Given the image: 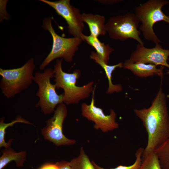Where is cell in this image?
Listing matches in <instances>:
<instances>
[{
	"label": "cell",
	"mask_w": 169,
	"mask_h": 169,
	"mask_svg": "<svg viewBox=\"0 0 169 169\" xmlns=\"http://www.w3.org/2000/svg\"><path fill=\"white\" fill-rule=\"evenodd\" d=\"M166 102V95L161 86L150 107L134 110L148 136L142 158L154 152L169 138V116Z\"/></svg>",
	"instance_id": "1"
},
{
	"label": "cell",
	"mask_w": 169,
	"mask_h": 169,
	"mask_svg": "<svg viewBox=\"0 0 169 169\" xmlns=\"http://www.w3.org/2000/svg\"><path fill=\"white\" fill-rule=\"evenodd\" d=\"M63 60L57 59L54 66V84L56 89L64 90L63 103L67 105L76 104L90 96L94 89V82H89L82 86H77V81L81 76L80 70L76 69L72 73L65 72L62 68Z\"/></svg>",
	"instance_id": "2"
},
{
	"label": "cell",
	"mask_w": 169,
	"mask_h": 169,
	"mask_svg": "<svg viewBox=\"0 0 169 169\" xmlns=\"http://www.w3.org/2000/svg\"><path fill=\"white\" fill-rule=\"evenodd\" d=\"M35 68L34 59L31 58L19 68L9 69L0 68L2 78L0 88L3 95L10 98L28 89L33 81Z\"/></svg>",
	"instance_id": "3"
},
{
	"label": "cell",
	"mask_w": 169,
	"mask_h": 169,
	"mask_svg": "<svg viewBox=\"0 0 169 169\" xmlns=\"http://www.w3.org/2000/svg\"><path fill=\"white\" fill-rule=\"evenodd\" d=\"M169 3V1L166 0H149L135 9L134 13L141 23L139 30L142 32L145 39L155 44L162 42L156 34L153 27L156 23L160 21L169 24V16L161 10L163 6Z\"/></svg>",
	"instance_id": "4"
},
{
	"label": "cell",
	"mask_w": 169,
	"mask_h": 169,
	"mask_svg": "<svg viewBox=\"0 0 169 169\" xmlns=\"http://www.w3.org/2000/svg\"><path fill=\"white\" fill-rule=\"evenodd\" d=\"M52 19V18L49 17L44 18L43 22L42 28L49 31L52 36L53 45L50 52L40 65L39 69L41 70L44 69L56 59L61 58L67 62H72L79 45L83 41L80 38H65L58 35L53 27Z\"/></svg>",
	"instance_id": "5"
},
{
	"label": "cell",
	"mask_w": 169,
	"mask_h": 169,
	"mask_svg": "<svg viewBox=\"0 0 169 169\" xmlns=\"http://www.w3.org/2000/svg\"><path fill=\"white\" fill-rule=\"evenodd\" d=\"M54 76V69H46L43 72H37L34 75L33 81L38 86L36 95L39 100L35 107L40 108L44 115L49 114L54 111L57 105L63 103V94H58L55 84L51 82Z\"/></svg>",
	"instance_id": "6"
},
{
	"label": "cell",
	"mask_w": 169,
	"mask_h": 169,
	"mask_svg": "<svg viewBox=\"0 0 169 169\" xmlns=\"http://www.w3.org/2000/svg\"><path fill=\"white\" fill-rule=\"evenodd\" d=\"M140 21L134 13L128 12L124 15L111 17L105 23L107 33L111 39L124 41L134 39L144 44L138 30Z\"/></svg>",
	"instance_id": "7"
},
{
	"label": "cell",
	"mask_w": 169,
	"mask_h": 169,
	"mask_svg": "<svg viewBox=\"0 0 169 169\" xmlns=\"http://www.w3.org/2000/svg\"><path fill=\"white\" fill-rule=\"evenodd\" d=\"M67 115V109L62 103L56 107L53 116L46 121L45 126L41 129V134L44 139L57 146L72 145L75 144L74 140L69 139L63 133V126Z\"/></svg>",
	"instance_id": "8"
},
{
	"label": "cell",
	"mask_w": 169,
	"mask_h": 169,
	"mask_svg": "<svg viewBox=\"0 0 169 169\" xmlns=\"http://www.w3.org/2000/svg\"><path fill=\"white\" fill-rule=\"evenodd\" d=\"M39 1L52 7L58 15L65 20L68 25V32L73 37L82 39L84 25L82 20V14L79 9L70 4V0Z\"/></svg>",
	"instance_id": "9"
},
{
	"label": "cell",
	"mask_w": 169,
	"mask_h": 169,
	"mask_svg": "<svg viewBox=\"0 0 169 169\" xmlns=\"http://www.w3.org/2000/svg\"><path fill=\"white\" fill-rule=\"evenodd\" d=\"M95 85L92 92V98L90 104L85 103L81 105L82 115L88 120L94 123V128L96 130L100 129L103 132L106 133L118 128L119 124L116 121V113L112 109L110 114L105 115L103 110L95 105Z\"/></svg>",
	"instance_id": "10"
},
{
	"label": "cell",
	"mask_w": 169,
	"mask_h": 169,
	"mask_svg": "<svg viewBox=\"0 0 169 169\" xmlns=\"http://www.w3.org/2000/svg\"><path fill=\"white\" fill-rule=\"evenodd\" d=\"M169 57V49H163L159 44H156L155 47L151 48H147L144 44H138L129 59L134 63L149 64L169 68L167 62Z\"/></svg>",
	"instance_id": "11"
},
{
	"label": "cell",
	"mask_w": 169,
	"mask_h": 169,
	"mask_svg": "<svg viewBox=\"0 0 169 169\" xmlns=\"http://www.w3.org/2000/svg\"><path fill=\"white\" fill-rule=\"evenodd\" d=\"M156 65L142 63H134L129 59L123 63V68L129 70L135 75L140 77H146L154 75L162 76L164 67L157 68Z\"/></svg>",
	"instance_id": "12"
},
{
	"label": "cell",
	"mask_w": 169,
	"mask_h": 169,
	"mask_svg": "<svg viewBox=\"0 0 169 169\" xmlns=\"http://www.w3.org/2000/svg\"><path fill=\"white\" fill-rule=\"evenodd\" d=\"M90 58L100 65L105 71L109 84L106 93L109 94L114 92L118 93L121 92L122 90L121 85L120 84H113L112 81V78L113 71L117 68H123V63L120 62L114 65H109L104 61L96 52L93 51L91 52Z\"/></svg>",
	"instance_id": "13"
},
{
	"label": "cell",
	"mask_w": 169,
	"mask_h": 169,
	"mask_svg": "<svg viewBox=\"0 0 169 169\" xmlns=\"http://www.w3.org/2000/svg\"><path fill=\"white\" fill-rule=\"evenodd\" d=\"M82 18L83 22L88 25L90 35L98 38L100 35H105L107 33L104 16L83 13L82 14Z\"/></svg>",
	"instance_id": "14"
},
{
	"label": "cell",
	"mask_w": 169,
	"mask_h": 169,
	"mask_svg": "<svg viewBox=\"0 0 169 169\" xmlns=\"http://www.w3.org/2000/svg\"><path fill=\"white\" fill-rule=\"evenodd\" d=\"M82 39L89 44L92 46L96 50V53L106 64H108L110 54L114 51L109 44H105L101 42L98 38L91 35L83 34Z\"/></svg>",
	"instance_id": "15"
},
{
	"label": "cell",
	"mask_w": 169,
	"mask_h": 169,
	"mask_svg": "<svg viewBox=\"0 0 169 169\" xmlns=\"http://www.w3.org/2000/svg\"><path fill=\"white\" fill-rule=\"evenodd\" d=\"M2 155L0 157V169H3L11 161H14L18 167L23 166L26 160L27 153L23 151L16 152L10 147L2 151Z\"/></svg>",
	"instance_id": "16"
},
{
	"label": "cell",
	"mask_w": 169,
	"mask_h": 169,
	"mask_svg": "<svg viewBox=\"0 0 169 169\" xmlns=\"http://www.w3.org/2000/svg\"><path fill=\"white\" fill-rule=\"evenodd\" d=\"M4 117H2L0 120V147H4L7 148L11 146V144L13 141V139H10L8 142H6L4 139V136L6 129L9 126H12L13 124L17 123H22L29 125L33 124L28 120H25L21 116L18 115L16 118L8 123H5L4 122Z\"/></svg>",
	"instance_id": "17"
},
{
	"label": "cell",
	"mask_w": 169,
	"mask_h": 169,
	"mask_svg": "<svg viewBox=\"0 0 169 169\" xmlns=\"http://www.w3.org/2000/svg\"><path fill=\"white\" fill-rule=\"evenodd\" d=\"M69 162L72 169H95L82 147L78 156L71 160Z\"/></svg>",
	"instance_id": "18"
},
{
	"label": "cell",
	"mask_w": 169,
	"mask_h": 169,
	"mask_svg": "<svg viewBox=\"0 0 169 169\" xmlns=\"http://www.w3.org/2000/svg\"><path fill=\"white\" fill-rule=\"evenodd\" d=\"M161 169H169V138L154 151Z\"/></svg>",
	"instance_id": "19"
},
{
	"label": "cell",
	"mask_w": 169,
	"mask_h": 169,
	"mask_svg": "<svg viewBox=\"0 0 169 169\" xmlns=\"http://www.w3.org/2000/svg\"><path fill=\"white\" fill-rule=\"evenodd\" d=\"M138 169H161L156 153L151 152L142 158L141 164Z\"/></svg>",
	"instance_id": "20"
},
{
	"label": "cell",
	"mask_w": 169,
	"mask_h": 169,
	"mask_svg": "<svg viewBox=\"0 0 169 169\" xmlns=\"http://www.w3.org/2000/svg\"><path fill=\"white\" fill-rule=\"evenodd\" d=\"M144 150V148L142 147H140L137 150L135 154V161L132 164L129 166L120 165L114 168L105 169L99 166L94 161L92 162L95 169H138L141 164L142 156Z\"/></svg>",
	"instance_id": "21"
},
{
	"label": "cell",
	"mask_w": 169,
	"mask_h": 169,
	"mask_svg": "<svg viewBox=\"0 0 169 169\" xmlns=\"http://www.w3.org/2000/svg\"><path fill=\"white\" fill-rule=\"evenodd\" d=\"M58 169H72L70 162L63 160L55 163Z\"/></svg>",
	"instance_id": "22"
},
{
	"label": "cell",
	"mask_w": 169,
	"mask_h": 169,
	"mask_svg": "<svg viewBox=\"0 0 169 169\" xmlns=\"http://www.w3.org/2000/svg\"><path fill=\"white\" fill-rule=\"evenodd\" d=\"M99 2L107 5H112L122 1L120 0H99Z\"/></svg>",
	"instance_id": "23"
},
{
	"label": "cell",
	"mask_w": 169,
	"mask_h": 169,
	"mask_svg": "<svg viewBox=\"0 0 169 169\" xmlns=\"http://www.w3.org/2000/svg\"><path fill=\"white\" fill-rule=\"evenodd\" d=\"M39 169H58L55 164L48 163L42 166Z\"/></svg>",
	"instance_id": "24"
},
{
	"label": "cell",
	"mask_w": 169,
	"mask_h": 169,
	"mask_svg": "<svg viewBox=\"0 0 169 169\" xmlns=\"http://www.w3.org/2000/svg\"><path fill=\"white\" fill-rule=\"evenodd\" d=\"M166 74H169V70H168V71H167V73H166Z\"/></svg>",
	"instance_id": "25"
}]
</instances>
